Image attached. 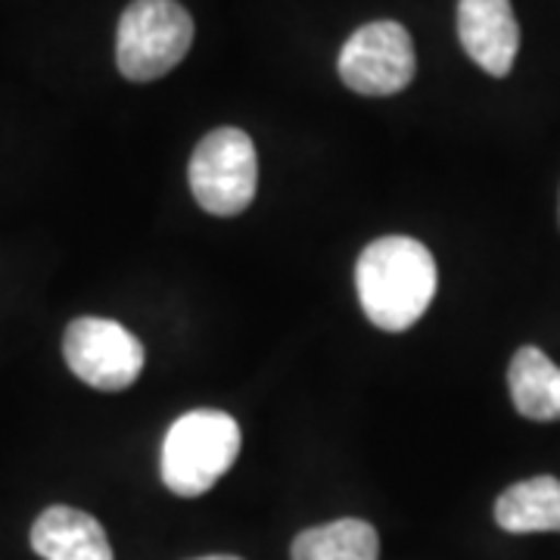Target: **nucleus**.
I'll return each mask as SVG.
<instances>
[{"instance_id": "obj_8", "label": "nucleus", "mask_w": 560, "mask_h": 560, "mask_svg": "<svg viewBox=\"0 0 560 560\" xmlns=\"http://www.w3.org/2000/svg\"><path fill=\"white\" fill-rule=\"evenodd\" d=\"M32 548L44 560H116L97 517L54 504L32 526Z\"/></svg>"}, {"instance_id": "obj_11", "label": "nucleus", "mask_w": 560, "mask_h": 560, "mask_svg": "<svg viewBox=\"0 0 560 560\" xmlns=\"http://www.w3.org/2000/svg\"><path fill=\"white\" fill-rule=\"evenodd\" d=\"M293 560H377L381 539L368 521H346L312 526L293 539Z\"/></svg>"}, {"instance_id": "obj_7", "label": "nucleus", "mask_w": 560, "mask_h": 560, "mask_svg": "<svg viewBox=\"0 0 560 560\" xmlns=\"http://www.w3.org/2000/svg\"><path fill=\"white\" fill-rule=\"evenodd\" d=\"M458 38L482 72L504 79L521 50V25L511 0H458Z\"/></svg>"}, {"instance_id": "obj_12", "label": "nucleus", "mask_w": 560, "mask_h": 560, "mask_svg": "<svg viewBox=\"0 0 560 560\" xmlns=\"http://www.w3.org/2000/svg\"><path fill=\"white\" fill-rule=\"evenodd\" d=\"M194 560H243V558H234V555H209V558H194Z\"/></svg>"}, {"instance_id": "obj_2", "label": "nucleus", "mask_w": 560, "mask_h": 560, "mask_svg": "<svg viewBox=\"0 0 560 560\" xmlns=\"http://www.w3.org/2000/svg\"><path fill=\"white\" fill-rule=\"evenodd\" d=\"M241 427L228 411L197 408L178 418L162 442V482L180 499L206 495L241 455Z\"/></svg>"}, {"instance_id": "obj_3", "label": "nucleus", "mask_w": 560, "mask_h": 560, "mask_svg": "<svg viewBox=\"0 0 560 560\" xmlns=\"http://www.w3.org/2000/svg\"><path fill=\"white\" fill-rule=\"evenodd\" d=\"M194 44V20L178 0H131L116 35V62L128 81H156Z\"/></svg>"}, {"instance_id": "obj_5", "label": "nucleus", "mask_w": 560, "mask_h": 560, "mask_svg": "<svg viewBox=\"0 0 560 560\" xmlns=\"http://www.w3.org/2000/svg\"><path fill=\"white\" fill-rule=\"evenodd\" d=\"M337 69L342 84L355 94L393 97L405 91L418 72L415 40L399 22H368L342 44Z\"/></svg>"}, {"instance_id": "obj_6", "label": "nucleus", "mask_w": 560, "mask_h": 560, "mask_svg": "<svg viewBox=\"0 0 560 560\" xmlns=\"http://www.w3.org/2000/svg\"><path fill=\"white\" fill-rule=\"evenodd\" d=\"M62 359L81 383L101 393H121L140 377L147 352L119 320L75 318L62 337Z\"/></svg>"}, {"instance_id": "obj_4", "label": "nucleus", "mask_w": 560, "mask_h": 560, "mask_svg": "<svg viewBox=\"0 0 560 560\" xmlns=\"http://www.w3.org/2000/svg\"><path fill=\"white\" fill-rule=\"evenodd\" d=\"M190 194L209 215L234 219L249 209L259 187L256 143L241 128H215L197 143L190 168Z\"/></svg>"}, {"instance_id": "obj_10", "label": "nucleus", "mask_w": 560, "mask_h": 560, "mask_svg": "<svg viewBox=\"0 0 560 560\" xmlns=\"http://www.w3.org/2000/svg\"><path fill=\"white\" fill-rule=\"evenodd\" d=\"M495 523L504 533H560V480L533 477L508 486L495 501Z\"/></svg>"}, {"instance_id": "obj_1", "label": "nucleus", "mask_w": 560, "mask_h": 560, "mask_svg": "<svg viewBox=\"0 0 560 560\" xmlns=\"http://www.w3.org/2000/svg\"><path fill=\"white\" fill-rule=\"evenodd\" d=\"M436 283L433 253L411 237H381L364 246L355 265L361 312L389 334H401L427 315Z\"/></svg>"}, {"instance_id": "obj_9", "label": "nucleus", "mask_w": 560, "mask_h": 560, "mask_svg": "<svg viewBox=\"0 0 560 560\" xmlns=\"http://www.w3.org/2000/svg\"><path fill=\"white\" fill-rule=\"evenodd\" d=\"M508 389L517 415L526 420H560V368L536 346H523L514 352L508 368Z\"/></svg>"}]
</instances>
